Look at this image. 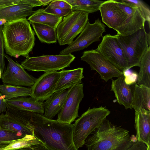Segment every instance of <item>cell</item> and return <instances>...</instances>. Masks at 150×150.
<instances>
[{
  "label": "cell",
  "mask_w": 150,
  "mask_h": 150,
  "mask_svg": "<svg viewBox=\"0 0 150 150\" xmlns=\"http://www.w3.org/2000/svg\"><path fill=\"white\" fill-rule=\"evenodd\" d=\"M110 113L105 107L90 108L78 118L73 125V137L76 149L84 145L86 139Z\"/></svg>",
  "instance_id": "obj_5"
},
{
  "label": "cell",
  "mask_w": 150,
  "mask_h": 150,
  "mask_svg": "<svg viewBox=\"0 0 150 150\" xmlns=\"http://www.w3.org/2000/svg\"><path fill=\"white\" fill-rule=\"evenodd\" d=\"M89 13L72 11L64 17L56 29L57 40L60 45H70L83 30L88 21Z\"/></svg>",
  "instance_id": "obj_6"
},
{
  "label": "cell",
  "mask_w": 150,
  "mask_h": 150,
  "mask_svg": "<svg viewBox=\"0 0 150 150\" xmlns=\"http://www.w3.org/2000/svg\"><path fill=\"white\" fill-rule=\"evenodd\" d=\"M123 75L116 80L112 79L111 91L114 93L118 103L123 105L126 110L132 109L133 94L135 83L129 85L125 81Z\"/></svg>",
  "instance_id": "obj_16"
},
{
  "label": "cell",
  "mask_w": 150,
  "mask_h": 150,
  "mask_svg": "<svg viewBox=\"0 0 150 150\" xmlns=\"http://www.w3.org/2000/svg\"><path fill=\"white\" fill-rule=\"evenodd\" d=\"M3 34L7 54L16 58L29 56L35 45V33L26 18L6 22Z\"/></svg>",
  "instance_id": "obj_2"
},
{
  "label": "cell",
  "mask_w": 150,
  "mask_h": 150,
  "mask_svg": "<svg viewBox=\"0 0 150 150\" xmlns=\"http://www.w3.org/2000/svg\"><path fill=\"white\" fill-rule=\"evenodd\" d=\"M75 58L71 54L29 56L26 57L21 65L29 71L45 72L55 71L69 67Z\"/></svg>",
  "instance_id": "obj_7"
},
{
  "label": "cell",
  "mask_w": 150,
  "mask_h": 150,
  "mask_svg": "<svg viewBox=\"0 0 150 150\" xmlns=\"http://www.w3.org/2000/svg\"><path fill=\"white\" fill-rule=\"evenodd\" d=\"M35 34L42 42L47 44L57 42L56 30L48 25L34 22L30 23Z\"/></svg>",
  "instance_id": "obj_25"
},
{
  "label": "cell",
  "mask_w": 150,
  "mask_h": 150,
  "mask_svg": "<svg viewBox=\"0 0 150 150\" xmlns=\"http://www.w3.org/2000/svg\"><path fill=\"white\" fill-rule=\"evenodd\" d=\"M2 74L1 70V68H0V79L1 78Z\"/></svg>",
  "instance_id": "obj_41"
},
{
  "label": "cell",
  "mask_w": 150,
  "mask_h": 150,
  "mask_svg": "<svg viewBox=\"0 0 150 150\" xmlns=\"http://www.w3.org/2000/svg\"><path fill=\"white\" fill-rule=\"evenodd\" d=\"M71 7L72 11H80L88 13H93L99 10L104 1L96 0H64Z\"/></svg>",
  "instance_id": "obj_28"
},
{
  "label": "cell",
  "mask_w": 150,
  "mask_h": 150,
  "mask_svg": "<svg viewBox=\"0 0 150 150\" xmlns=\"http://www.w3.org/2000/svg\"><path fill=\"white\" fill-rule=\"evenodd\" d=\"M140 108L150 111V88L144 85L135 83L132 108L135 111Z\"/></svg>",
  "instance_id": "obj_23"
},
{
  "label": "cell",
  "mask_w": 150,
  "mask_h": 150,
  "mask_svg": "<svg viewBox=\"0 0 150 150\" xmlns=\"http://www.w3.org/2000/svg\"><path fill=\"white\" fill-rule=\"evenodd\" d=\"M43 144L34 135H28L18 140L0 142V150H11Z\"/></svg>",
  "instance_id": "obj_29"
},
{
  "label": "cell",
  "mask_w": 150,
  "mask_h": 150,
  "mask_svg": "<svg viewBox=\"0 0 150 150\" xmlns=\"http://www.w3.org/2000/svg\"><path fill=\"white\" fill-rule=\"evenodd\" d=\"M63 17L47 13L44 9L40 8L34 11L28 18L30 23L34 22L48 25L56 30Z\"/></svg>",
  "instance_id": "obj_24"
},
{
  "label": "cell",
  "mask_w": 150,
  "mask_h": 150,
  "mask_svg": "<svg viewBox=\"0 0 150 150\" xmlns=\"http://www.w3.org/2000/svg\"><path fill=\"white\" fill-rule=\"evenodd\" d=\"M82 61L90 66L91 70L97 71L105 82L123 75V72L105 58L96 49L85 51L81 57Z\"/></svg>",
  "instance_id": "obj_10"
},
{
  "label": "cell",
  "mask_w": 150,
  "mask_h": 150,
  "mask_svg": "<svg viewBox=\"0 0 150 150\" xmlns=\"http://www.w3.org/2000/svg\"><path fill=\"white\" fill-rule=\"evenodd\" d=\"M60 75V71L45 72L37 78L31 87L30 97L38 101L43 103L54 93Z\"/></svg>",
  "instance_id": "obj_14"
},
{
  "label": "cell",
  "mask_w": 150,
  "mask_h": 150,
  "mask_svg": "<svg viewBox=\"0 0 150 150\" xmlns=\"http://www.w3.org/2000/svg\"><path fill=\"white\" fill-rule=\"evenodd\" d=\"M133 141L129 131L105 119L85 140L87 150H127Z\"/></svg>",
  "instance_id": "obj_3"
},
{
  "label": "cell",
  "mask_w": 150,
  "mask_h": 150,
  "mask_svg": "<svg viewBox=\"0 0 150 150\" xmlns=\"http://www.w3.org/2000/svg\"><path fill=\"white\" fill-rule=\"evenodd\" d=\"M5 57L8 61V64L1 77L3 84L31 87L37 78L29 74L21 64L14 61L8 55L5 54Z\"/></svg>",
  "instance_id": "obj_12"
},
{
  "label": "cell",
  "mask_w": 150,
  "mask_h": 150,
  "mask_svg": "<svg viewBox=\"0 0 150 150\" xmlns=\"http://www.w3.org/2000/svg\"><path fill=\"white\" fill-rule=\"evenodd\" d=\"M7 110L6 101L4 99L0 90V115L5 112Z\"/></svg>",
  "instance_id": "obj_39"
},
{
  "label": "cell",
  "mask_w": 150,
  "mask_h": 150,
  "mask_svg": "<svg viewBox=\"0 0 150 150\" xmlns=\"http://www.w3.org/2000/svg\"><path fill=\"white\" fill-rule=\"evenodd\" d=\"M83 86L81 83L70 88L63 107L58 114L57 120L70 124L79 117V104L84 96Z\"/></svg>",
  "instance_id": "obj_13"
},
{
  "label": "cell",
  "mask_w": 150,
  "mask_h": 150,
  "mask_svg": "<svg viewBox=\"0 0 150 150\" xmlns=\"http://www.w3.org/2000/svg\"><path fill=\"white\" fill-rule=\"evenodd\" d=\"M19 97L6 100L7 109L43 115L44 113L43 103L38 101L31 97Z\"/></svg>",
  "instance_id": "obj_20"
},
{
  "label": "cell",
  "mask_w": 150,
  "mask_h": 150,
  "mask_svg": "<svg viewBox=\"0 0 150 150\" xmlns=\"http://www.w3.org/2000/svg\"><path fill=\"white\" fill-rule=\"evenodd\" d=\"M50 8L71 9V5L64 0H53L48 6Z\"/></svg>",
  "instance_id": "obj_35"
},
{
  "label": "cell",
  "mask_w": 150,
  "mask_h": 150,
  "mask_svg": "<svg viewBox=\"0 0 150 150\" xmlns=\"http://www.w3.org/2000/svg\"><path fill=\"white\" fill-rule=\"evenodd\" d=\"M127 150H150V147L144 143L137 140Z\"/></svg>",
  "instance_id": "obj_36"
},
{
  "label": "cell",
  "mask_w": 150,
  "mask_h": 150,
  "mask_svg": "<svg viewBox=\"0 0 150 150\" xmlns=\"http://www.w3.org/2000/svg\"><path fill=\"white\" fill-rule=\"evenodd\" d=\"M99 10L103 22L109 28L116 31L117 34L123 35L127 16L116 0L104 1L100 6Z\"/></svg>",
  "instance_id": "obj_9"
},
{
  "label": "cell",
  "mask_w": 150,
  "mask_h": 150,
  "mask_svg": "<svg viewBox=\"0 0 150 150\" xmlns=\"http://www.w3.org/2000/svg\"><path fill=\"white\" fill-rule=\"evenodd\" d=\"M118 4L127 14V21L123 36L128 35L144 28L145 20L137 7L116 0Z\"/></svg>",
  "instance_id": "obj_18"
},
{
  "label": "cell",
  "mask_w": 150,
  "mask_h": 150,
  "mask_svg": "<svg viewBox=\"0 0 150 150\" xmlns=\"http://www.w3.org/2000/svg\"><path fill=\"white\" fill-rule=\"evenodd\" d=\"M44 10L47 13L62 17L67 16L72 11L71 9H70L52 8L48 6L45 8L44 9Z\"/></svg>",
  "instance_id": "obj_33"
},
{
  "label": "cell",
  "mask_w": 150,
  "mask_h": 150,
  "mask_svg": "<svg viewBox=\"0 0 150 150\" xmlns=\"http://www.w3.org/2000/svg\"><path fill=\"white\" fill-rule=\"evenodd\" d=\"M25 137L18 133L0 128V142L18 140Z\"/></svg>",
  "instance_id": "obj_31"
},
{
  "label": "cell",
  "mask_w": 150,
  "mask_h": 150,
  "mask_svg": "<svg viewBox=\"0 0 150 150\" xmlns=\"http://www.w3.org/2000/svg\"><path fill=\"white\" fill-rule=\"evenodd\" d=\"M83 69L79 67L70 70H62L55 88L54 92L69 89L75 85L81 84L84 78Z\"/></svg>",
  "instance_id": "obj_21"
},
{
  "label": "cell",
  "mask_w": 150,
  "mask_h": 150,
  "mask_svg": "<svg viewBox=\"0 0 150 150\" xmlns=\"http://www.w3.org/2000/svg\"><path fill=\"white\" fill-rule=\"evenodd\" d=\"M11 150H49L44 144L32 146Z\"/></svg>",
  "instance_id": "obj_37"
},
{
  "label": "cell",
  "mask_w": 150,
  "mask_h": 150,
  "mask_svg": "<svg viewBox=\"0 0 150 150\" xmlns=\"http://www.w3.org/2000/svg\"><path fill=\"white\" fill-rule=\"evenodd\" d=\"M40 1L42 4V6H44L48 5L53 1L51 0H40Z\"/></svg>",
  "instance_id": "obj_40"
},
{
  "label": "cell",
  "mask_w": 150,
  "mask_h": 150,
  "mask_svg": "<svg viewBox=\"0 0 150 150\" xmlns=\"http://www.w3.org/2000/svg\"><path fill=\"white\" fill-rule=\"evenodd\" d=\"M3 27L0 24V68L2 74L6 70L5 62L4 43L3 34Z\"/></svg>",
  "instance_id": "obj_32"
},
{
  "label": "cell",
  "mask_w": 150,
  "mask_h": 150,
  "mask_svg": "<svg viewBox=\"0 0 150 150\" xmlns=\"http://www.w3.org/2000/svg\"><path fill=\"white\" fill-rule=\"evenodd\" d=\"M20 2L30 5L33 7L43 5L40 0H20Z\"/></svg>",
  "instance_id": "obj_38"
},
{
  "label": "cell",
  "mask_w": 150,
  "mask_h": 150,
  "mask_svg": "<svg viewBox=\"0 0 150 150\" xmlns=\"http://www.w3.org/2000/svg\"><path fill=\"white\" fill-rule=\"evenodd\" d=\"M121 2L135 6L139 10L146 21L150 23V10L149 7L142 1L139 0H120Z\"/></svg>",
  "instance_id": "obj_30"
},
{
  "label": "cell",
  "mask_w": 150,
  "mask_h": 150,
  "mask_svg": "<svg viewBox=\"0 0 150 150\" xmlns=\"http://www.w3.org/2000/svg\"><path fill=\"white\" fill-rule=\"evenodd\" d=\"M116 35L127 61V70L139 67L141 58L150 47V33L144 28L128 35Z\"/></svg>",
  "instance_id": "obj_4"
},
{
  "label": "cell",
  "mask_w": 150,
  "mask_h": 150,
  "mask_svg": "<svg viewBox=\"0 0 150 150\" xmlns=\"http://www.w3.org/2000/svg\"><path fill=\"white\" fill-rule=\"evenodd\" d=\"M0 90L5 100L22 97L31 96V88L0 85Z\"/></svg>",
  "instance_id": "obj_27"
},
{
  "label": "cell",
  "mask_w": 150,
  "mask_h": 150,
  "mask_svg": "<svg viewBox=\"0 0 150 150\" xmlns=\"http://www.w3.org/2000/svg\"><path fill=\"white\" fill-rule=\"evenodd\" d=\"M69 89L60 92H55L43 103L44 113L43 115L44 117L52 119L59 112L64 105Z\"/></svg>",
  "instance_id": "obj_22"
},
{
  "label": "cell",
  "mask_w": 150,
  "mask_h": 150,
  "mask_svg": "<svg viewBox=\"0 0 150 150\" xmlns=\"http://www.w3.org/2000/svg\"><path fill=\"white\" fill-rule=\"evenodd\" d=\"M24 114L32 125L34 135L49 150H77L73 142V124L35 112L24 111Z\"/></svg>",
  "instance_id": "obj_1"
},
{
  "label": "cell",
  "mask_w": 150,
  "mask_h": 150,
  "mask_svg": "<svg viewBox=\"0 0 150 150\" xmlns=\"http://www.w3.org/2000/svg\"><path fill=\"white\" fill-rule=\"evenodd\" d=\"M134 127L137 141L150 145V111L142 108L135 111Z\"/></svg>",
  "instance_id": "obj_17"
},
{
  "label": "cell",
  "mask_w": 150,
  "mask_h": 150,
  "mask_svg": "<svg viewBox=\"0 0 150 150\" xmlns=\"http://www.w3.org/2000/svg\"><path fill=\"white\" fill-rule=\"evenodd\" d=\"M96 50L122 72L127 70V61L116 35L104 36Z\"/></svg>",
  "instance_id": "obj_11"
},
{
  "label": "cell",
  "mask_w": 150,
  "mask_h": 150,
  "mask_svg": "<svg viewBox=\"0 0 150 150\" xmlns=\"http://www.w3.org/2000/svg\"><path fill=\"white\" fill-rule=\"evenodd\" d=\"M105 31V26L98 18L93 23L88 21L78 37L59 52L66 54L79 51L87 48L93 43L99 41L100 38Z\"/></svg>",
  "instance_id": "obj_8"
},
{
  "label": "cell",
  "mask_w": 150,
  "mask_h": 150,
  "mask_svg": "<svg viewBox=\"0 0 150 150\" xmlns=\"http://www.w3.org/2000/svg\"><path fill=\"white\" fill-rule=\"evenodd\" d=\"M125 83L129 85L134 84L137 81L138 74L135 72H132L127 70L123 72Z\"/></svg>",
  "instance_id": "obj_34"
},
{
  "label": "cell",
  "mask_w": 150,
  "mask_h": 150,
  "mask_svg": "<svg viewBox=\"0 0 150 150\" xmlns=\"http://www.w3.org/2000/svg\"><path fill=\"white\" fill-rule=\"evenodd\" d=\"M33 7L20 2L18 3L0 8V21L6 22L26 18L33 14Z\"/></svg>",
  "instance_id": "obj_19"
},
{
  "label": "cell",
  "mask_w": 150,
  "mask_h": 150,
  "mask_svg": "<svg viewBox=\"0 0 150 150\" xmlns=\"http://www.w3.org/2000/svg\"><path fill=\"white\" fill-rule=\"evenodd\" d=\"M139 72L138 74L137 84L144 85L150 88V47L141 59Z\"/></svg>",
  "instance_id": "obj_26"
},
{
  "label": "cell",
  "mask_w": 150,
  "mask_h": 150,
  "mask_svg": "<svg viewBox=\"0 0 150 150\" xmlns=\"http://www.w3.org/2000/svg\"><path fill=\"white\" fill-rule=\"evenodd\" d=\"M0 128L18 133L24 137L34 135L33 128L30 122L7 109L5 113L0 115Z\"/></svg>",
  "instance_id": "obj_15"
}]
</instances>
